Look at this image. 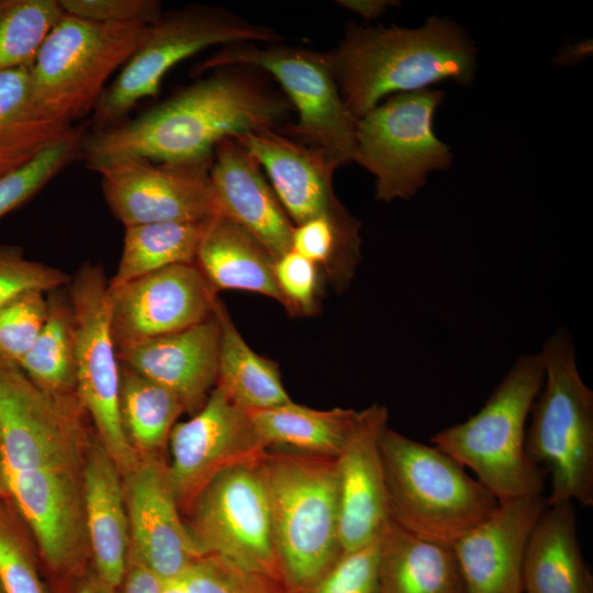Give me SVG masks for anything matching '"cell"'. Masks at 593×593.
I'll list each match as a JSON object with an SVG mask.
<instances>
[{
	"instance_id": "obj_30",
	"label": "cell",
	"mask_w": 593,
	"mask_h": 593,
	"mask_svg": "<svg viewBox=\"0 0 593 593\" xmlns=\"http://www.w3.org/2000/svg\"><path fill=\"white\" fill-rule=\"evenodd\" d=\"M214 314L220 325L216 385L238 406L254 412L291 402L278 365L255 353L217 298Z\"/></svg>"
},
{
	"instance_id": "obj_39",
	"label": "cell",
	"mask_w": 593,
	"mask_h": 593,
	"mask_svg": "<svg viewBox=\"0 0 593 593\" xmlns=\"http://www.w3.org/2000/svg\"><path fill=\"white\" fill-rule=\"evenodd\" d=\"M380 536L354 550L344 551L304 593H378Z\"/></svg>"
},
{
	"instance_id": "obj_15",
	"label": "cell",
	"mask_w": 593,
	"mask_h": 593,
	"mask_svg": "<svg viewBox=\"0 0 593 593\" xmlns=\"http://www.w3.org/2000/svg\"><path fill=\"white\" fill-rule=\"evenodd\" d=\"M212 157L153 163L115 156L88 165L101 179L104 200L124 226L160 222H204L216 214Z\"/></svg>"
},
{
	"instance_id": "obj_38",
	"label": "cell",
	"mask_w": 593,
	"mask_h": 593,
	"mask_svg": "<svg viewBox=\"0 0 593 593\" xmlns=\"http://www.w3.org/2000/svg\"><path fill=\"white\" fill-rule=\"evenodd\" d=\"M186 593H289L284 584L222 558H198L181 578Z\"/></svg>"
},
{
	"instance_id": "obj_8",
	"label": "cell",
	"mask_w": 593,
	"mask_h": 593,
	"mask_svg": "<svg viewBox=\"0 0 593 593\" xmlns=\"http://www.w3.org/2000/svg\"><path fill=\"white\" fill-rule=\"evenodd\" d=\"M246 66L270 74L298 112L286 132L320 152L336 170L354 160L357 119L347 109L327 53L303 47L227 45L197 67L198 72L225 66Z\"/></svg>"
},
{
	"instance_id": "obj_48",
	"label": "cell",
	"mask_w": 593,
	"mask_h": 593,
	"mask_svg": "<svg viewBox=\"0 0 593 593\" xmlns=\"http://www.w3.org/2000/svg\"><path fill=\"white\" fill-rule=\"evenodd\" d=\"M0 593H5L4 588H3L2 583H1V580H0Z\"/></svg>"
},
{
	"instance_id": "obj_7",
	"label": "cell",
	"mask_w": 593,
	"mask_h": 593,
	"mask_svg": "<svg viewBox=\"0 0 593 593\" xmlns=\"http://www.w3.org/2000/svg\"><path fill=\"white\" fill-rule=\"evenodd\" d=\"M148 27L91 22L64 13L29 67L37 107L69 124L94 111L108 80L139 47Z\"/></svg>"
},
{
	"instance_id": "obj_45",
	"label": "cell",
	"mask_w": 593,
	"mask_h": 593,
	"mask_svg": "<svg viewBox=\"0 0 593 593\" xmlns=\"http://www.w3.org/2000/svg\"><path fill=\"white\" fill-rule=\"evenodd\" d=\"M64 593H115V590L104 583L91 567Z\"/></svg>"
},
{
	"instance_id": "obj_12",
	"label": "cell",
	"mask_w": 593,
	"mask_h": 593,
	"mask_svg": "<svg viewBox=\"0 0 593 593\" xmlns=\"http://www.w3.org/2000/svg\"><path fill=\"white\" fill-rule=\"evenodd\" d=\"M75 320L76 392L100 443L122 475L138 461L120 418L121 362L111 329L109 280L86 264L68 283Z\"/></svg>"
},
{
	"instance_id": "obj_25",
	"label": "cell",
	"mask_w": 593,
	"mask_h": 593,
	"mask_svg": "<svg viewBox=\"0 0 593 593\" xmlns=\"http://www.w3.org/2000/svg\"><path fill=\"white\" fill-rule=\"evenodd\" d=\"M523 593H593L572 502L547 504L539 516L525 551Z\"/></svg>"
},
{
	"instance_id": "obj_5",
	"label": "cell",
	"mask_w": 593,
	"mask_h": 593,
	"mask_svg": "<svg viewBox=\"0 0 593 593\" xmlns=\"http://www.w3.org/2000/svg\"><path fill=\"white\" fill-rule=\"evenodd\" d=\"M542 382L540 355L522 356L478 413L430 438L497 501L542 494L544 470L525 449L527 417Z\"/></svg>"
},
{
	"instance_id": "obj_4",
	"label": "cell",
	"mask_w": 593,
	"mask_h": 593,
	"mask_svg": "<svg viewBox=\"0 0 593 593\" xmlns=\"http://www.w3.org/2000/svg\"><path fill=\"white\" fill-rule=\"evenodd\" d=\"M380 455L389 517L421 538L451 546L497 507V499L436 446L387 426Z\"/></svg>"
},
{
	"instance_id": "obj_24",
	"label": "cell",
	"mask_w": 593,
	"mask_h": 593,
	"mask_svg": "<svg viewBox=\"0 0 593 593\" xmlns=\"http://www.w3.org/2000/svg\"><path fill=\"white\" fill-rule=\"evenodd\" d=\"M83 506L91 567L116 589L128 560V523L122 474L96 433L83 466Z\"/></svg>"
},
{
	"instance_id": "obj_3",
	"label": "cell",
	"mask_w": 593,
	"mask_h": 593,
	"mask_svg": "<svg viewBox=\"0 0 593 593\" xmlns=\"http://www.w3.org/2000/svg\"><path fill=\"white\" fill-rule=\"evenodd\" d=\"M258 466L282 582L304 593L342 553L337 458L268 448Z\"/></svg>"
},
{
	"instance_id": "obj_10",
	"label": "cell",
	"mask_w": 593,
	"mask_h": 593,
	"mask_svg": "<svg viewBox=\"0 0 593 593\" xmlns=\"http://www.w3.org/2000/svg\"><path fill=\"white\" fill-rule=\"evenodd\" d=\"M443 100L428 88L398 93L358 119L354 160L374 176L378 200L409 199L429 171L450 166V148L434 132Z\"/></svg>"
},
{
	"instance_id": "obj_33",
	"label": "cell",
	"mask_w": 593,
	"mask_h": 593,
	"mask_svg": "<svg viewBox=\"0 0 593 593\" xmlns=\"http://www.w3.org/2000/svg\"><path fill=\"white\" fill-rule=\"evenodd\" d=\"M47 303L45 324L19 367L48 393L77 394L75 320L68 291L47 292Z\"/></svg>"
},
{
	"instance_id": "obj_23",
	"label": "cell",
	"mask_w": 593,
	"mask_h": 593,
	"mask_svg": "<svg viewBox=\"0 0 593 593\" xmlns=\"http://www.w3.org/2000/svg\"><path fill=\"white\" fill-rule=\"evenodd\" d=\"M220 325L214 314L183 331L118 353L121 362L174 393L193 415L215 388Z\"/></svg>"
},
{
	"instance_id": "obj_47",
	"label": "cell",
	"mask_w": 593,
	"mask_h": 593,
	"mask_svg": "<svg viewBox=\"0 0 593 593\" xmlns=\"http://www.w3.org/2000/svg\"><path fill=\"white\" fill-rule=\"evenodd\" d=\"M0 497H8L1 468H0Z\"/></svg>"
},
{
	"instance_id": "obj_22",
	"label": "cell",
	"mask_w": 593,
	"mask_h": 593,
	"mask_svg": "<svg viewBox=\"0 0 593 593\" xmlns=\"http://www.w3.org/2000/svg\"><path fill=\"white\" fill-rule=\"evenodd\" d=\"M237 138L267 172L280 204L295 224L325 216H353L333 189L335 169L317 150L276 130L251 132Z\"/></svg>"
},
{
	"instance_id": "obj_40",
	"label": "cell",
	"mask_w": 593,
	"mask_h": 593,
	"mask_svg": "<svg viewBox=\"0 0 593 593\" xmlns=\"http://www.w3.org/2000/svg\"><path fill=\"white\" fill-rule=\"evenodd\" d=\"M69 281L63 270L29 259L21 247L0 244V310L24 291L49 292Z\"/></svg>"
},
{
	"instance_id": "obj_1",
	"label": "cell",
	"mask_w": 593,
	"mask_h": 593,
	"mask_svg": "<svg viewBox=\"0 0 593 593\" xmlns=\"http://www.w3.org/2000/svg\"><path fill=\"white\" fill-rule=\"evenodd\" d=\"M132 120L85 133L80 156L86 166L115 156L153 161L213 156L227 137L275 130L292 105L244 66H225Z\"/></svg>"
},
{
	"instance_id": "obj_31",
	"label": "cell",
	"mask_w": 593,
	"mask_h": 593,
	"mask_svg": "<svg viewBox=\"0 0 593 593\" xmlns=\"http://www.w3.org/2000/svg\"><path fill=\"white\" fill-rule=\"evenodd\" d=\"M119 411L125 437L138 458L164 456L170 433L184 413L174 393L123 362Z\"/></svg>"
},
{
	"instance_id": "obj_29",
	"label": "cell",
	"mask_w": 593,
	"mask_h": 593,
	"mask_svg": "<svg viewBox=\"0 0 593 593\" xmlns=\"http://www.w3.org/2000/svg\"><path fill=\"white\" fill-rule=\"evenodd\" d=\"M249 414L267 448L337 458L355 429L359 412L342 407L316 410L291 401Z\"/></svg>"
},
{
	"instance_id": "obj_34",
	"label": "cell",
	"mask_w": 593,
	"mask_h": 593,
	"mask_svg": "<svg viewBox=\"0 0 593 593\" xmlns=\"http://www.w3.org/2000/svg\"><path fill=\"white\" fill-rule=\"evenodd\" d=\"M63 15L58 0H0V72L30 67Z\"/></svg>"
},
{
	"instance_id": "obj_20",
	"label": "cell",
	"mask_w": 593,
	"mask_h": 593,
	"mask_svg": "<svg viewBox=\"0 0 593 593\" xmlns=\"http://www.w3.org/2000/svg\"><path fill=\"white\" fill-rule=\"evenodd\" d=\"M388 410L372 404L359 412L355 429L337 457L342 552L377 539L389 512L380 455Z\"/></svg>"
},
{
	"instance_id": "obj_41",
	"label": "cell",
	"mask_w": 593,
	"mask_h": 593,
	"mask_svg": "<svg viewBox=\"0 0 593 593\" xmlns=\"http://www.w3.org/2000/svg\"><path fill=\"white\" fill-rule=\"evenodd\" d=\"M318 266L290 249L275 259L273 275L290 314L313 315L317 307Z\"/></svg>"
},
{
	"instance_id": "obj_27",
	"label": "cell",
	"mask_w": 593,
	"mask_h": 593,
	"mask_svg": "<svg viewBox=\"0 0 593 593\" xmlns=\"http://www.w3.org/2000/svg\"><path fill=\"white\" fill-rule=\"evenodd\" d=\"M378 593H468L450 545L421 538L391 518L380 534Z\"/></svg>"
},
{
	"instance_id": "obj_43",
	"label": "cell",
	"mask_w": 593,
	"mask_h": 593,
	"mask_svg": "<svg viewBox=\"0 0 593 593\" xmlns=\"http://www.w3.org/2000/svg\"><path fill=\"white\" fill-rule=\"evenodd\" d=\"M163 582L135 557L128 555L127 566L115 593H161Z\"/></svg>"
},
{
	"instance_id": "obj_16",
	"label": "cell",
	"mask_w": 593,
	"mask_h": 593,
	"mask_svg": "<svg viewBox=\"0 0 593 593\" xmlns=\"http://www.w3.org/2000/svg\"><path fill=\"white\" fill-rule=\"evenodd\" d=\"M168 446L169 483L181 514L187 515L200 492L221 472L259 462L268 449L248 411L217 385L188 421L177 422Z\"/></svg>"
},
{
	"instance_id": "obj_36",
	"label": "cell",
	"mask_w": 593,
	"mask_h": 593,
	"mask_svg": "<svg viewBox=\"0 0 593 593\" xmlns=\"http://www.w3.org/2000/svg\"><path fill=\"white\" fill-rule=\"evenodd\" d=\"M85 127L54 144L20 169L0 177V217L19 208L80 156Z\"/></svg>"
},
{
	"instance_id": "obj_35",
	"label": "cell",
	"mask_w": 593,
	"mask_h": 593,
	"mask_svg": "<svg viewBox=\"0 0 593 593\" xmlns=\"http://www.w3.org/2000/svg\"><path fill=\"white\" fill-rule=\"evenodd\" d=\"M0 580L5 593H52L35 541L8 497H0Z\"/></svg>"
},
{
	"instance_id": "obj_11",
	"label": "cell",
	"mask_w": 593,
	"mask_h": 593,
	"mask_svg": "<svg viewBox=\"0 0 593 593\" xmlns=\"http://www.w3.org/2000/svg\"><path fill=\"white\" fill-rule=\"evenodd\" d=\"M94 430L77 394H52L19 366L0 361L3 472L82 468Z\"/></svg>"
},
{
	"instance_id": "obj_2",
	"label": "cell",
	"mask_w": 593,
	"mask_h": 593,
	"mask_svg": "<svg viewBox=\"0 0 593 593\" xmlns=\"http://www.w3.org/2000/svg\"><path fill=\"white\" fill-rule=\"evenodd\" d=\"M475 54L466 32L438 16L417 29L349 22L339 45L327 53L340 96L357 120L392 93L444 80L472 83Z\"/></svg>"
},
{
	"instance_id": "obj_13",
	"label": "cell",
	"mask_w": 593,
	"mask_h": 593,
	"mask_svg": "<svg viewBox=\"0 0 593 593\" xmlns=\"http://www.w3.org/2000/svg\"><path fill=\"white\" fill-rule=\"evenodd\" d=\"M258 463L216 475L194 500L186 524L200 557H219L282 582Z\"/></svg>"
},
{
	"instance_id": "obj_21",
	"label": "cell",
	"mask_w": 593,
	"mask_h": 593,
	"mask_svg": "<svg viewBox=\"0 0 593 593\" xmlns=\"http://www.w3.org/2000/svg\"><path fill=\"white\" fill-rule=\"evenodd\" d=\"M210 179L216 214L243 227L275 259L291 249L294 225L260 165L237 138L227 137L215 146Z\"/></svg>"
},
{
	"instance_id": "obj_14",
	"label": "cell",
	"mask_w": 593,
	"mask_h": 593,
	"mask_svg": "<svg viewBox=\"0 0 593 593\" xmlns=\"http://www.w3.org/2000/svg\"><path fill=\"white\" fill-rule=\"evenodd\" d=\"M2 475L8 499L35 541L52 593H64L91 568L83 467L2 471Z\"/></svg>"
},
{
	"instance_id": "obj_46",
	"label": "cell",
	"mask_w": 593,
	"mask_h": 593,
	"mask_svg": "<svg viewBox=\"0 0 593 593\" xmlns=\"http://www.w3.org/2000/svg\"><path fill=\"white\" fill-rule=\"evenodd\" d=\"M161 593H186L181 579L163 582Z\"/></svg>"
},
{
	"instance_id": "obj_44",
	"label": "cell",
	"mask_w": 593,
	"mask_h": 593,
	"mask_svg": "<svg viewBox=\"0 0 593 593\" xmlns=\"http://www.w3.org/2000/svg\"><path fill=\"white\" fill-rule=\"evenodd\" d=\"M337 3L365 19H377L383 14L389 7L396 5L395 1L388 0H342L337 1Z\"/></svg>"
},
{
	"instance_id": "obj_17",
	"label": "cell",
	"mask_w": 593,
	"mask_h": 593,
	"mask_svg": "<svg viewBox=\"0 0 593 593\" xmlns=\"http://www.w3.org/2000/svg\"><path fill=\"white\" fill-rule=\"evenodd\" d=\"M109 293L118 353L206 320L217 300L195 264L157 270L109 288Z\"/></svg>"
},
{
	"instance_id": "obj_19",
	"label": "cell",
	"mask_w": 593,
	"mask_h": 593,
	"mask_svg": "<svg viewBox=\"0 0 593 593\" xmlns=\"http://www.w3.org/2000/svg\"><path fill=\"white\" fill-rule=\"evenodd\" d=\"M546 507L542 494L499 501L490 516L451 545L468 593H523L526 547Z\"/></svg>"
},
{
	"instance_id": "obj_6",
	"label": "cell",
	"mask_w": 593,
	"mask_h": 593,
	"mask_svg": "<svg viewBox=\"0 0 593 593\" xmlns=\"http://www.w3.org/2000/svg\"><path fill=\"white\" fill-rule=\"evenodd\" d=\"M544 388L530 409L525 449L550 473L547 504L577 501L593 505V392L575 363L570 336L558 332L539 354Z\"/></svg>"
},
{
	"instance_id": "obj_42",
	"label": "cell",
	"mask_w": 593,
	"mask_h": 593,
	"mask_svg": "<svg viewBox=\"0 0 593 593\" xmlns=\"http://www.w3.org/2000/svg\"><path fill=\"white\" fill-rule=\"evenodd\" d=\"M64 13L98 23H141L160 19L161 5L155 0H58Z\"/></svg>"
},
{
	"instance_id": "obj_28",
	"label": "cell",
	"mask_w": 593,
	"mask_h": 593,
	"mask_svg": "<svg viewBox=\"0 0 593 593\" xmlns=\"http://www.w3.org/2000/svg\"><path fill=\"white\" fill-rule=\"evenodd\" d=\"M76 128L37 107L29 66L0 72V177L25 166Z\"/></svg>"
},
{
	"instance_id": "obj_26",
	"label": "cell",
	"mask_w": 593,
	"mask_h": 593,
	"mask_svg": "<svg viewBox=\"0 0 593 593\" xmlns=\"http://www.w3.org/2000/svg\"><path fill=\"white\" fill-rule=\"evenodd\" d=\"M195 265L215 292H255L284 305L275 280L272 255L254 236L223 215L214 214L205 221Z\"/></svg>"
},
{
	"instance_id": "obj_18",
	"label": "cell",
	"mask_w": 593,
	"mask_h": 593,
	"mask_svg": "<svg viewBox=\"0 0 593 593\" xmlns=\"http://www.w3.org/2000/svg\"><path fill=\"white\" fill-rule=\"evenodd\" d=\"M165 456L139 458L124 475L128 555L161 582L179 580L200 558L169 483Z\"/></svg>"
},
{
	"instance_id": "obj_32",
	"label": "cell",
	"mask_w": 593,
	"mask_h": 593,
	"mask_svg": "<svg viewBox=\"0 0 593 593\" xmlns=\"http://www.w3.org/2000/svg\"><path fill=\"white\" fill-rule=\"evenodd\" d=\"M204 222H160L124 226L123 249L109 288L181 264H195Z\"/></svg>"
},
{
	"instance_id": "obj_37",
	"label": "cell",
	"mask_w": 593,
	"mask_h": 593,
	"mask_svg": "<svg viewBox=\"0 0 593 593\" xmlns=\"http://www.w3.org/2000/svg\"><path fill=\"white\" fill-rule=\"evenodd\" d=\"M48 311L47 292L27 290L0 310V361L19 366L41 333Z\"/></svg>"
},
{
	"instance_id": "obj_9",
	"label": "cell",
	"mask_w": 593,
	"mask_h": 593,
	"mask_svg": "<svg viewBox=\"0 0 593 593\" xmlns=\"http://www.w3.org/2000/svg\"><path fill=\"white\" fill-rule=\"evenodd\" d=\"M280 40L272 29L221 8L192 5L163 14L107 87L89 125L97 131L122 122L139 100L158 93L174 66L210 46Z\"/></svg>"
}]
</instances>
